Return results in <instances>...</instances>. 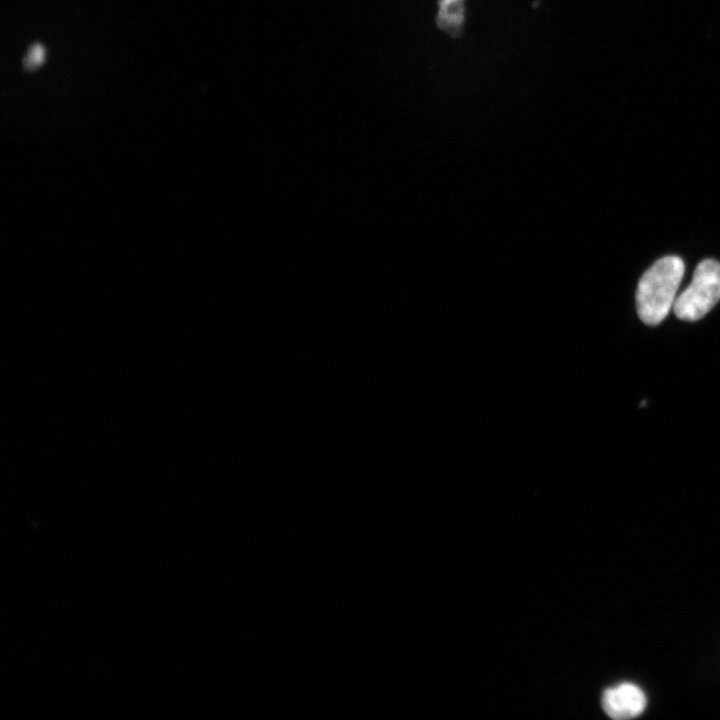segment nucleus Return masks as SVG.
<instances>
[{
    "label": "nucleus",
    "instance_id": "nucleus-3",
    "mask_svg": "<svg viewBox=\"0 0 720 720\" xmlns=\"http://www.w3.org/2000/svg\"><path fill=\"white\" fill-rule=\"evenodd\" d=\"M645 706V694L638 686L631 683L619 684L606 689L603 693L602 707L613 719L634 718L643 712Z\"/></svg>",
    "mask_w": 720,
    "mask_h": 720
},
{
    "label": "nucleus",
    "instance_id": "nucleus-2",
    "mask_svg": "<svg viewBox=\"0 0 720 720\" xmlns=\"http://www.w3.org/2000/svg\"><path fill=\"white\" fill-rule=\"evenodd\" d=\"M720 299V263L713 259L701 261L690 285L673 304L675 315L685 321L702 318Z\"/></svg>",
    "mask_w": 720,
    "mask_h": 720
},
{
    "label": "nucleus",
    "instance_id": "nucleus-5",
    "mask_svg": "<svg viewBox=\"0 0 720 720\" xmlns=\"http://www.w3.org/2000/svg\"><path fill=\"white\" fill-rule=\"evenodd\" d=\"M45 59V49L40 44H34L27 52L24 59L25 67L34 69L42 64Z\"/></svg>",
    "mask_w": 720,
    "mask_h": 720
},
{
    "label": "nucleus",
    "instance_id": "nucleus-1",
    "mask_svg": "<svg viewBox=\"0 0 720 720\" xmlns=\"http://www.w3.org/2000/svg\"><path fill=\"white\" fill-rule=\"evenodd\" d=\"M684 269L681 258L666 256L642 275L636 292V307L645 324L657 325L667 316L675 302Z\"/></svg>",
    "mask_w": 720,
    "mask_h": 720
},
{
    "label": "nucleus",
    "instance_id": "nucleus-4",
    "mask_svg": "<svg viewBox=\"0 0 720 720\" xmlns=\"http://www.w3.org/2000/svg\"><path fill=\"white\" fill-rule=\"evenodd\" d=\"M465 18V0H439L437 24L452 36L461 33Z\"/></svg>",
    "mask_w": 720,
    "mask_h": 720
}]
</instances>
